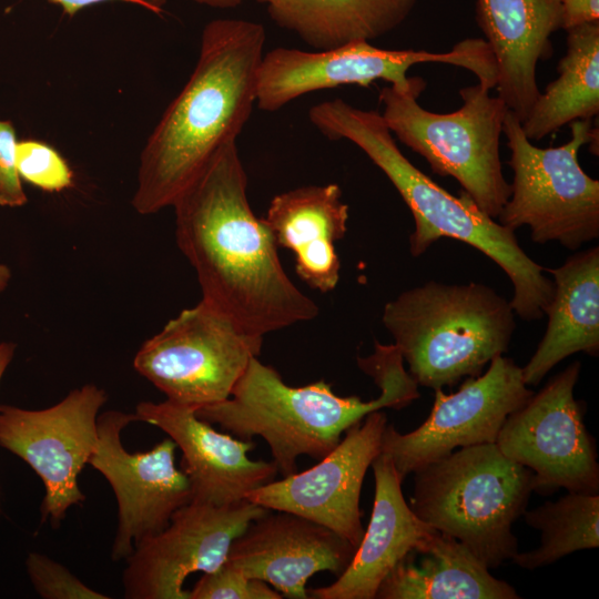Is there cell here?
Segmentation results:
<instances>
[{
    "label": "cell",
    "mask_w": 599,
    "mask_h": 599,
    "mask_svg": "<svg viewBox=\"0 0 599 599\" xmlns=\"http://www.w3.org/2000/svg\"><path fill=\"white\" fill-rule=\"evenodd\" d=\"M386 425L382 409L369 413L315 466L253 489L246 499L325 526L357 549L365 531L359 508L362 486L380 453Z\"/></svg>",
    "instance_id": "obj_16"
},
{
    "label": "cell",
    "mask_w": 599,
    "mask_h": 599,
    "mask_svg": "<svg viewBox=\"0 0 599 599\" xmlns=\"http://www.w3.org/2000/svg\"><path fill=\"white\" fill-rule=\"evenodd\" d=\"M570 129L567 143L537 148L525 135L519 119L507 110L502 133L510 150L512 183L497 219L512 231L528 226L536 243L558 242L575 251L599 236V181L578 161V152L587 143L598 155V129L592 128L591 119L572 121Z\"/></svg>",
    "instance_id": "obj_8"
},
{
    "label": "cell",
    "mask_w": 599,
    "mask_h": 599,
    "mask_svg": "<svg viewBox=\"0 0 599 599\" xmlns=\"http://www.w3.org/2000/svg\"><path fill=\"white\" fill-rule=\"evenodd\" d=\"M16 163L21 180L45 192H61L73 184V172L67 161L41 141H18Z\"/></svg>",
    "instance_id": "obj_27"
},
{
    "label": "cell",
    "mask_w": 599,
    "mask_h": 599,
    "mask_svg": "<svg viewBox=\"0 0 599 599\" xmlns=\"http://www.w3.org/2000/svg\"><path fill=\"white\" fill-rule=\"evenodd\" d=\"M263 338L201 300L146 339L133 366L166 400L196 410L231 396Z\"/></svg>",
    "instance_id": "obj_10"
},
{
    "label": "cell",
    "mask_w": 599,
    "mask_h": 599,
    "mask_svg": "<svg viewBox=\"0 0 599 599\" xmlns=\"http://www.w3.org/2000/svg\"><path fill=\"white\" fill-rule=\"evenodd\" d=\"M53 4L60 6L62 11L73 17L79 11L90 6L99 4L106 1H123L132 4L140 6L153 13L160 14L163 12V4L165 0H47Z\"/></svg>",
    "instance_id": "obj_32"
},
{
    "label": "cell",
    "mask_w": 599,
    "mask_h": 599,
    "mask_svg": "<svg viewBox=\"0 0 599 599\" xmlns=\"http://www.w3.org/2000/svg\"><path fill=\"white\" fill-rule=\"evenodd\" d=\"M447 63L473 72L478 81L496 85V62L484 39L468 38L447 52L387 50L358 40L316 51L275 48L263 54L256 82L257 108L275 112L314 91L384 80L405 90L408 70L419 63Z\"/></svg>",
    "instance_id": "obj_9"
},
{
    "label": "cell",
    "mask_w": 599,
    "mask_h": 599,
    "mask_svg": "<svg viewBox=\"0 0 599 599\" xmlns=\"http://www.w3.org/2000/svg\"><path fill=\"white\" fill-rule=\"evenodd\" d=\"M575 362L534 393L502 424L496 439L509 459L529 468L534 491L598 494L596 444L573 396L580 374Z\"/></svg>",
    "instance_id": "obj_12"
},
{
    "label": "cell",
    "mask_w": 599,
    "mask_h": 599,
    "mask_svg": "<svg viewBox=\"0 0 599 599\" xmlns=\"http://www.w3.org/2000/svg\"><path fill=\"white\" fill-rule=\"evenodd\" d=\"M254 519L231 544L225 562L244 576L273 586L282 596L309 599L306 583L319 571L337 577L356 548L329 528L274 510Z\"/></svg>",
    "instance_id": "obj_17"
},
{
    "label": "cell",
    "mask_w": 599,
    "mask_h": 599,
    "mask_svg": "<svg viewBox=\"0 0 599 599\" xmlns=\"http://www.w3.org/2000/svg\"><path fill=\"white\" fill-rule=\"evenodd\" d=\"M136 415L106 410L98 417V443L88 464L110 484L118 504V525L111 548L113 561L125 560L135 544L164 529L172 515L189 504V479L175 466L176 444L170 438L146 451L131 453L122 430Z\"/></svg>",
    "instance_id": "obj_14"
},
{
    "label": "cell",
    "mask_w": 599,
    "mask_h": 599,
    "mask_svg": "<svg viewBox=\"0 0 599 599\" xmlns=\"http://www.w3.org/2000/svg\"><path fill=\"white\" fill-rule=\"evenodd\" d=\"M278 247L295 254V272L311 288L333 291L341 262L335 244L347 231L348 205L336 183L306 185L275 195L264 217Z\"/></svg>",
    "instance_id": "obj_21"
},
{
    "label": "cell",
    "mask_w": 599,
    "mask_h": 599,
    "mask_svg": "<svg viewBox=\"0 0 599 599\" xmlns=\"http://www.w3.org/2000/svg\"><path fill=\"white\" fill-rule=\"evenodd\" d=\"M413 474L408 505L420 520L459 540L488 569L518 552L511 527L534 491L529 468L493 443L458 448Z\"/></svg>",
    "instance_id": "obj_6"
},
{
    "label": "cell",
    "mask_w": 599,
    "mask_h": 599,
    "mask_svg": "<svg viewBox=\"0 0 599 599\" xmlns=\"http://www.w3.org/2000/svg\"><path fill=\"white\" fill-rule=\"evenodd\" d=\"M357 364L380 388L377 398L338 396L325 380L288 386L275 368L254 357L227 399L201 407L195 415L240 439L262 437L277 470L286 477L296 473L300 456L322 459L338 445L343 433L369 413L402 409L420 396L394 344L376 342L374 353L358 357Z\"/></svg>",
    "instance_id": "obj_3"
},
{
    "label": "cell",
    "mask_w": 599,
    "mask_h": 599,
    "mask_svg": "<svg viewBox=\"0 0 599 599\" xmlns=\"http://www.w3.org/2000/svg\"><path fill=\"white\" fill-rule=\"evenodd\" d=\"M271 19L315 50L370 41L399 27L419 0H256Z\"/></svg>",
    "instance_id": "obj_24"
},
{
    "label": "cell",
    "mask_w": 599,
    "mask_h": 599,
    "mask_svg": "<svg viewBox=\"0 0 599 599\" xmlns=\"http://www.w3.org/2000/svg\"><path fill=\"white\" fill-rule=\"evenodd\" d=\"M456 538L436 530L380 582L375 599H518Z\"/></svg>",
    "instance_id": "obj_23"
},
{
    "label": "cell",
    "mask_w": 599,
    "mask_h": 599,
    "mask_svg": "<svg viewBox=\"0 0 599 599\" xmlns=\"http://www.w3.org/2000/svg\"><path fill=\"white\" fill-rule=\"evenodd\" d=\"M106 400L103 388L85 384L43 409L0 405V446L43 481L41 522L58 528L69 509L85 500L78 477L97 447L99 412Z\"/></svg>",
    "instance_id": "obj_11"
},
{
    "label": "cell",
    "mask_w": 599,
    "mask_h": 599,
    "mask_svg": "<svg viewBox=\"0 0 599 599\" xmlns=\"http://www.w3.org/2000/svg\"><path fill=\"white\" fill-rule=\"evenodd\" d=\"M17 143L12 122L0 120V206L19 207L28 202L16 163Z\"/></svg>",
    "instance_id": "obj_30"
},
{
    "label": "cell",
    "mask_w": 599,
    "mask_h": 599,
    "mask_svg": "<svg viewBox=\"0 0 599 599\" xmlns=\"http://www.w3.org/2000/svg\"><path fill=\"white\" fill-rule=\"evenodd\" d=\"M567 31L566 54L558 62L559 77L540 92L521 128L539 141L576 120L599 112V21Z\"/></svg>",
    "instance_id": "obj_25"
},
{
    "label": "cell",
    "mask_w": 599,
    "mask_h": 599,
    "mask_svg": "<svg viewBox=\"0 0 599 599\" xmlns=\"http://www.w3.org/2000/svg\"><path fill=\"white\" fill-rule=\"evenodd\" d=\"M562 29L599 21V0H560Z\"/></svg>",
    "instance_id": "obj_31"
},
{
    "label": "cell",
    "mask_w": 599,
    "mask_h": 599,
    "mask_svg": "<svg viewBox=\"0 0 599 599\" xmlns=\"http://www.w3.org/2000/svg\"><path fill=\"white\" fill-rule=\"evenodd\" d=\"M175 237L196 272L202 300L244 332L262 336L318 315L290 280L275 237L247 197L236 142L226 145L179 195Z\"/></svg>",
    "instance_id": "obj_1"
},
{
    "label": "cell",
    "mask_w": 599,
    "mask_h": 599,
    "mask_svg": "<svg viewBox=\"0 0 599 599\" xmlns=\"http://www.w3.org/2000/svg\"><path fill=\"white\" fill-rule=\"evenodd\" d=\"M270 509L247 499L226 506L190 501L161 531L135 544L122 575L126 599H190L185 579L211 572L226 559L232 541Z\"/></svg>",
    "instance_id": "obj_15"
},
{
    "label": "cell",
    "mask_w": 599,
    "mask_h": 599,
    "mask_svg": "<svg viewBox=\"0 0 599 599\" xmlns=\"http://www.w3.org/2000/svg\"><path fill=\"white\" fill-rule=\"evenodd\" d=\"M425 88L419 77H412L405 90L383 87L379 102L386 125L434 173L454 177L483 212L497 219L510 196L499 153L507 106L489 94L490 84L478 81L459 91L464 103L458 110L435 113L418 102Z\"/></svg>",
    "instance_id": "obj_7"
},
{
    "label": "cell",
    "mask_w": 599,
    "mask_h": 599,
    "mask_svg": "<svg viewBox=\"0 0 599 599\" xmlns=\"http://www.w3.org/2000/svg\"><path fill=\"white\" fill-rule=\"evenodd\" d=\"M382 321L410 376L433 389L480 375L516 328L510 301L475 282L406 290L385 304Z\"/></svg>",
    "instance_id": "obj_5"
},
{
    "label": "cell",
    "mask_w": 599,
    "mask_h": 599,
    "mask_svg": "<svg viewBox=\"0 0 599 599\" xmlns=\"http://www.w3.org/2000/svg\"><path fill=\"white\" fill-rule=\"evenodd\" d=\"M548 272L554 276L555 292L545 314V335L521 368L527 386L538 385L572 354L599 353V247L577 252Z\"/></svg>",
    "instance_id": "obj_22"
},
{
    "label": "cell",
    "mask_w": 599,
    "mask_h": 599,
    "mask_svg": "<svg viewBox=\"0 0 599 599\" xmlns=\"http://www.w3.org/2000/svg\"><path fill=\"white\" fill-rule=\"evenodd\" d=\"M309 121L327 139L357 145L395 186L414 217L409 252L417 257L441 237L461 241L493 260L512 284L510 304L525 321L545 316L555 285L519 245L515 231L483 212L464 192L450 194L399 150L382 114L333 99L312 106Z\"/></svg>",
    "instance_id": "obj_4"
},
{
    "label": "cell",
    "mask_w": 599,
    "mask_h": 599,
    "mask_svg": "<svg viewBox=\"0 0 599 599\" xmlns=\"http://www.w3.org/2000/svg\"><path fill=\"white\" fill-rule=\"evenodd\" d=\"M28 577L43 599H110L77 578L68 568L50 557L31 551L26 559Z\"/></svg>",
    "instance_id": "obj_28"
},
{
    "label": "cell",
    "mask_w": 599,
    "mask_h": 599,
    "mask_svg": "<svg viewBox=\"0 0 599 599\" xmlns=\"http://www.w3.org/2000/svg\"><path fill=\"white\" fill-rule=\"evenodd\" d=\"M197 4L207 6L217 9L235 8L242 3L243 0H191Z\"/></svg>",
    "instance_id": "obj_34"
},
{
    "label": "cell",
    "mask_w": 599,
    "mask_h": 599,
    "mask_svg": "<svg viewBox=\"0 0 599 599\" xmlns=\"http://www.w3.org/2000/svg\"><path fill=\"white\" fill-rule=\"evenodd\" d=\"M266 33L261 23L215 19L202 31L199 59L140 155L133 209L172 206L212 160L236 139L256 103Z\"/></svg>",
    "instance_id": "obj_2"
},
{
    "label": "cell",
    "mask_w": 599,
    "mask_h": 599,
    "mask_svg": "<svg viewBox=\"0 0 599 599\" xmlns=\"http://www.w3.org/2000/svg\"><path fill=\"white\" fill-rule=\"evenodd\" d=\"M16 344L11 342H0V382L9 367L10 363L12 362L16 353ZM2 514V509L0 506V517Z\"/></svg>",
    "instance_id": "obj_33"
},
{
    "label": "cell",
    "mask_w": 599,
    "mask_h": 599,
    "mask_svg": "<svg viewBox=\"0 0 599 599\" xmlns=\"http://www.w3.org/2000/svg\"><path fill=\"white\" fill-rule=\"evenodd\" d=\"M10 278H11L10 268L4 264H0V292H3L7 288L10 282Z\"/></svg>",
    "instance_id": "obj_35"
},
{
    "label": "cell",
    "mask_w": 599,
    "mask_h": 599,
    "mask_svg": "<svg viewBox=\"0 0 599 599\" xmlns=\"http://www.w3.org/2000/svg\"><path fill=\"white\" fill-rule=\"evenodd\" d=\"M190 592V599H282L277 590L258 579L244 576L225 561L205 572Z\"/></svg>",
    "instance_id": "obj_29"
},
{
    "label": "cell",
    "mask_w": 599,
    "mask_h": 599,
    "mask_svg": "<svg viewBox=\"0 0 599 599\" xmlns=\"http://www.w3.org/2000/svg\"><path fill=\"white\" fill-rule=\"evenodd\" d=\"M370 466L375 497L367 529L344 572L328 586L307 589L309 599H375L390 570L436 531L406 502L392 460L379 453Z\"/></svg>",
    "instance_id": "obj_20"
},
{
    "label": "cell",
    "mask_w": 599,
    "mask_h": 599,
    "mask_svg": "<svg viewBox=\"0 0 599 599\" xmlns=\"http://www.w3.org/2000/svg\"><path fill=\"white\" fill-rule=\"evenodd\" d=\"M532 394L521 367L508 357L497 356L484 374L467 377L457 392L435 389L429 416L413 432L402 434L387 424L380 454L392 460L404 480L458 448L496 443L506 418Z\"/></svg>",
    "instance_id": "obj_13"
},
{
    "label": "cell",
    "mask_w": 599,
    "mask_h": 599,
    "mask_svg": "<svg viewBox=\"0 0 599 599\" xmlns=\"http://www.w3.org/2000/svg\"><path fill=\"white\" fill-rule=\"evenodd\" d=\"M476 20L496 62L498 97L524 122L540 94L537 64L562 29L560 0H476Z\"/></svg>",
    "instance_id": "obj_19"
},
{
    "label": "cell",
    "mask_w": 599,
    "mask_h": 599,
    "mask_svg": "<svg viewBox=\"0 0 599 599\" xmlns=\"http://www.w3.org/2000/svg\"><path fill=\"white\" fill-rule=\"evenodd\" d=\"M163 430L182 451V471L186 475L191 501L226 506L246 499V495L272 480L277 474L273 461L253 460L247 454L252 440L222 434L195 415V410L169 400L141 402L134 413Z\"/></svg>",
    "instance_id": "obj_18"
},
{
    "label": "cell",
    "mask_w": 599,
    "mask_h": 599,
    "mask_svg": "<svg viewBox=\"0 0 599 599\" xmlns=\"http://www.w3.org/2000/svg\"><path fill=\"white\" fill-rule=\"evenodd\" d=\"M528 526L540 531L539 547L517 552L512 562L534 570L578 550L599 546V495L568 491L522 514Z\"/></svg>",
    "instance_id": "obj_26"
}]
</instances>
